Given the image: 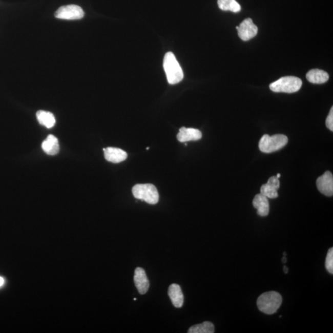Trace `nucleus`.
I'll return each mask as SVG.
<instances>
[{
	"label": "nucleus",
	"mask_w": 333,
	"mask_h": 333,
	"mask_svg": "<svg viewBox=\"0 0 333 333\" xmlns=\"http://www.w3.org/2000/svg\"><path fill=\"white\" fill-rule=\"evenodd\" d=\"M163 66L169 84H177L183 80L184 75L182 69L173 53L168 52L165 54Z\"/></svg>",
	"instance_id": "obj_1"
},
{
	"label": "nucleus",
	"mask_w": 333,
	"mask_h": 333,
	"mask_svg": "<svg viewBox=\"0 0 333 333\" xmlns=\"http://www.w3.org/2000/svg\"><path fill=\"white\" fill-rule=\"evenodd\" d=\"M282 304V297L276 292L262 294L257 299V305L262 313L272 315L277 313Z\"/></svg>",
	"instance_id": "obj_2"
},
{
	"label": "nucleus",
	"mask_w": 333,
	"mask_h": 333,
	"mask_svg": "<svg viewBox=\"0 0 333 333\" xmlns=\"http://www.w3.org/2000/svg\"><path fill=\"white\" fill-rule=\"evenodd\" d=\"M288 141L286 136L277 134L273 136L264 135L260 139L259 147L260 151L264 153H272L279 151L286 146Z\"/></svg>",
	"instance_id": "obj_3"
},
{
	"label": "nucleus",
	"mask_w": 333,
	"mask_h": 333,
	"mask_svg": "<svg viewBox=\"0 0 333 333\" xmlns=\"http://www.w3.org/2000/svg\"><path fill=\"white\" fill-rule=\"evenodd\" d=\"M302 85V81L298 77H283L271 84L270 89L274 92L293 93L298 92Z\"/></svg>",
	"instance_id": "obj_4"
},
{
	"label": "nucleus",
	"mask_w": 333,
	"mask_h": 333,
	"mask_svg": "<svg viewBox=\"0 0 333 333\" xmlns=\"http://www.w3.org/2000/svg\"><path fill=\"white\" fill-rule=\"evenodd\" d=\"M132 193L135 198L143 200L150 204H156L159 201L158 192L152 184H136L132 189Z\"/></svg>",
	"instance_id": "obj_5"
},
{
	"label": "nucleus",
	"mask_w": 333,
	"mask_h": 333,
	"mask_svg": "<svg viewBox=\"0 0 333 333\" xmlns=\"http://www.w3.org/2000/svg\"><path fill=\"white\" fill-rule=\"evenodd\" d=\"M84 16L82 8L75 5L63 6L55 13V17L60 19L78 20L82 19Z\"/></svg>",
	"instance_id": "obj_6"
},
{
	"label": "nucleus",
	"mask_w": 333,
	"mask_h": 333,
	"mask_svg": "<svg viewBox=\"0 0 333 333\" xmlns=\"http://www.w3.org/2000/svg\"><path fill=\"white\" fill-rule=\"evenodd\" d=\"M239 37L243 41H248L253 38L258 32V28L254 24L251 18H247L237 27Z\"/></svg>",
	"instance_id": "obj_7"
},
{
	"label": "nucleus",
	"mask_w": 333,
	"mask_h": 333,
	"mask_svg": "<svg viewBox=\"0 0 333 333\" xmlns=\"http://www.w3.org/2000/svg\"><path fill=\"white\" fill-rule=\"evenodd\" d=\"M317 186L321 193L326 196L333 195V176L331 172L327 171L318 178Z\"/></svg>",
	"instance_id": "obj_8"
},
{
	"label": "nucleus",
	"mask_w": 333,
	"mask_h": 333,
	"mask_svg": "<svg viewBox=\"0 0 333 333\" xmlns=\"http://www.w3.org/2000/svg\"><path fill=\"white\" fill-rule=\"evenodd\" d=\"M280 182L279 178L272 177L269 178L268 182L263 184L260 189V193L267 198L275 199L278 198V190L279 189Z\"/></svg>",
	"instance_id": "obj_9"
},
{
	"label": "nucleus",
	"mask_w": 333,
	"mask_h": 333,
	"mask_svg": "<svg viewBox=\"0 0 333 333\" xmlns=\"http://www.w3.org/2000/svg\"><path fill=\"white\" fill-rule=\"evenodd\" d=\"M134 282L136 287L141 295L146 294L149 289L150 282L148 279L146 272L143 268L137 267L135 269Z\"/></svg>",
	"instance_id": "obj_10"
},
{
	"label": "nucleus",
	"mask_w": 333,
	"mask_h": 333,
	"mask_svg": "<svg viewBox=\"0 0 333 333\" xmlns=\"http://www.w3.org/2000/svg\"><path fill=\"white\" fill-rule=\"evenodd\" d=\"M202 138V133L198 129L181 127L177 135L178 140L184 143L190 141H198Z\"/></svg>",
	"instance_id": "obj_11"
},
{
	"label": "nucleus",
	"mask_w": 333,
	"mask_h": 333,
	"mask_svg": "<svg viewBox=\"0 0 333 333\" xmlns=\"http://www.w3.org/2000/svg\"><path fill=\"white\" fill-rule=\"evenodd\" d=\"M103 151L105 159L109 162L120 163L127 158V153L119 148L108 147Z\"/></svg>",
	"instance_id": "obj_12"
},
{
	"label": "nucleus",
	"mask_w": 333,
	"mask_h": 333,
	"mask_svg": "<svg viewBox=\"0 0 333 333\" xmlns=\"http://www.w3.org/2000/svg\"><path fill=\"white\" fill-rule=\"evenodd\" d=\"M253 204L257 211V214L261 217L267 216L270 211V205L268 198L266 196L258 194L254 197Z\"/></svg>",
	"instance_id": "obj_13"
},
{
	"label": "nucleus",
	"mask_w": 333,
	"mask_h": 333,
	"mask_svg": "<svg viewBox=\"0 0 333 333\" xmlns=\"http://www.w3.org/2000/svg\"><path fill=\"white\" fill-rule=\"evenodd\" d=\"M168 295L175 307L180 308L183 306L184 297L181 287L178 284H171L169 286Z\"/></svg>",
	"instance_id": "obj_14"
},
{
	"label": "nucleus",
	"mask_w": 333,
	"mask_h": 333,
	"mask_svg": "<svg viewBox=\"0 0 333 333\" xmlns=\"http://www.w3.org/2000/svg\"><path fill=\"white\" fill-rule=\"evenodd\" d=\"M42 150L48 155H56L59 151L58 140L53 135H48L41 144Z\"/></svg>",
	"instance_id": "obj_15"
},
{
	"label": "nucleus",
	"mask_w": 333,
	"mask_h": 333,
	"mask_svg": "<svg viewBox=\"0 0 333 333\" xmlns=\"http://www.w3.org/2000/svg\"><path fill=\"white\" fill-rule=\"evenodd\" d=\"M306 77L310 83L322 84L328 80L329 75L327 72L320 69H313L308 72Z\"/></svg>",
	"instance_id": "obj_16"
},
{
	"label": "nucleus",
	"mask_w": 333,
	"mask_h": 333,
	"mask_svg": "<svg viewBox=\"0 0 333 333\" xmlns=\"http://www.w3.org/2000/svg\"><path fill=\"white\" fill-rule=\"evenodd\" d=\"M38 122L48 129L52 128L56 123L55 117L50 112L38 111L37 113Z\"/></svg>",
	"instance_id": "obj_17"
},
{
	"label": "nucleus",
	"mask_w": 333,
	"mask_h": 333,
	"mask_svg": "<svg viewBox=\"0 0 333 333\" xmlns=\"http://www.w3.org/2000/svg\"><path fill=\"white\" fill-rule=\"evenodd\" d=\"M218 6L220 10L238 13L241 11V6L236 0H218Z\"/></svg>",
	"instance_id": "obj_18"
},
{
	"label": "nucleus",
	"mask_w": 333,
	"mask_h": 333,
	"mask_svg": "<svg viewBox=\"0 0 333 333\" xmlns=\"http://www.w3.org/2000/svg\"><path fill=\"white\" fill-rule=\"evenodd\" d=\"M214 325L210 322H204V323L194 325L189 329V333H214Z\"/></svg>",
	"instance_id": "obj_19"
},
{
	"label": "nucleus",
	"mask_w": 333,
	"mask_h": 333,
	"mask_svg": "<svg viewBox=\"0 0 333 333\" xmlns=\"http://www.w3.org/2000/svg\"><path fill=\"white\" fill-rule=\"evenodd\" d=\"M325 267L329 274H333V248H330L327 254L325 260Z\"/></svg>",
	"instance_id": "obj_20"
},
{
	"label": "nucleus",
	"mask_w": 333,
	"mask_h": 333,
	"mask_svg": "<svg viewBox=\"0 0 333 333\" xmlns=\"http://www.w3.org/2000/svg\"><path fill=\"white\" fill-rule=\"evenodd\" d=\"M326 126L327 128L331 132L333 131V108L332 107L331 110L329 111L328 117L326 120Z\"/></svg>",
	"instance_id": "obj_21"
},
{
	"label": "nucleus",
	"mask_w": 333,
	"mask_h": 333,
	"mask_svg": "<svg viewBox=\"0 0 333 333\" xmlns=\"http://www.w3.org/2000/svg\"><path fill=\"white\" fill-rule=\"evenodd\" d=\"M4 283H5L4 278L2 277H0V287L4 285Z\"/></svg>",
	"instance_id": "obj_22"
},
{
	"label": "nucleus",
	"mask_w": 333,
	"mask_h": 333,
	"mask_svg": "<svg viewBox=\"0 0 333 333\" xmlns=\"http://www.w3.org/2000/svg\"><path fill=\"white\" fill-rule=\"evenodd\" d=\"M283 270L284 272V273L287 274V272H288V268H287V266H284Z\"/></svg>",
	"instance_id": "obj_23"
},
{
	"label": "nucleus",
	"mask_w": 333,
	"mask_h": 333,
	"mask_svg": "<svg viewBox=\"0 0 333 333\" xmlns=\"http://www.w3.org/2000/svg\"><path fill=\"white\" fill-rule=\"evenodd\" d=\"M287 262V259L286 256H283V259H282V262L283 263H286Z\"/></svg>",
	"instance_id": "obj_24"
},
{
	"label": "nucleus",
	"mask_w": 333,
	"mask_h": 333,
	"mask_svg": "<svg viewBox=\"0 0 333 333\" xmlns=\"http://www.w3.org/2000/svg\"><path fill=\"white\" fill-rule=\"evenodd\" d=\"M276 177L278 178H280V177H281V174H278Z\"/></svg>",
	"instance_id": "obj_25"
},
{
	"label": "nucleus",
	"mask_w": 333,
	"mask_h": 333,
	"mask_svg": "<svg viewBox=\"0 0 333 333\" xmlns=\"http://www.w3.org/2000/svg\"><path fill=\"white\" fill-rule=\"evenodd\" d=\"M283 255H284V256H286V253H283Z\"/></svg>",
	"instance_id": "obj_26"
}]
</instances>
